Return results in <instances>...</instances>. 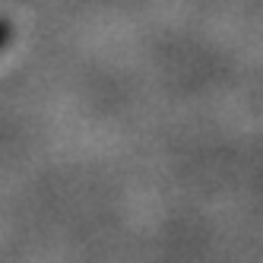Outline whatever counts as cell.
<instances>
[{"label":"cell","instance_id":"6da1fadb","mask_svg":"<svg viewBox=\"0 0 263 263\" xmlns=\"http://www.w3.org/2000/svg\"><path fill=\"white\" fill-rule=\"evenodd\" d=\"M7 39H10V23H7V20H0V45H4Z\"/></svg>","mask_w":263,"mask_h":263}]
</instances>
